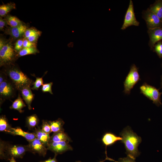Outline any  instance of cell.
Returning <instances> with one entry per match:
<instances>
[{"mask_svg":"<svg viewBox=\"0 0 162 162\" xmlns=\"http://www.w3.org/2000/svg\"><path fill=\"white\" fill-rule=\"evenodd\" d=\"M26 106V105L23 102L20 93H19L17 98L13 102L10 108L11 109L17 110L21 113L23 112L22 109Z\"/></svg>","mask_w":162,"mask_h":162,"instance_id":"cell-22","label":"cell"},{"mask_svg":"<svg viewBox=\"0 0 162 162\" xmlns=\"http://www.w3.org/2000/svg\"><path fill=\"white\" fill-rule=\"evenodd\" d=\"M36 138L38 139L47 147L50 140V137L49 134L44 132L40 128L38 127L35 128L34 132Z\"/></svg>","mask_w":162,"mask_h":162,"instance_id":"cell-16","label":"cell"},{"mask_svg":"<svg viewBox=\"0 0 162 162\" xmlns=\"http://www.w3.org/2000/svg\"><path fill=\"white\" fill-rule=\"evenodd\" d=\"M39 122V119L36 114L27 116L26 119V125L29 129L32 130L37 126Z\"/></svg>","mask_w":162,"mask_h":162,"instance_id":"cell-21","label":"cell"},{"mask_svg":"<svg viewBox=\"0 0 162 162\" xmlns=\"http://www.w3.org/2000/svg\"><path fill=\"white\" fill-rule=\"evenodd\" d=\"M76 162H81L80 161H76Z\"/></svg>","mask_w":162,"mask_h":162,"instance_id":"cell-42","label":"cell"},{"mask_svg":"<svg viewBox=\"0 0 162 162\" xmlns=\"http://www.w3.org/2000/svg\"><path fill=\"white\" fill-rule=\"evenodd\" d=\"M48 122L50 126L52 132L54 133L64 131L63 126L64 122L61 119L58 118L53 121H48Z\"/></svg>","mask_w":162,"mask_h":162,"instance_id":"cell-19","label":"cell"},{"mask_svg":"<svg viewBox=\"0 0 162 162\" xmlns=\"http://www.w3.org/2000/svg\"><path fill=\"white\" fill-rule=\"evenodd\" d=\"M23 40L22 39H20L16 41L14 47L16 52H18L23 48Z\"/></svg>","mask_w":162,"mask_h":162,"instance_id":"cell-32","label":"cell"},{"mask_svg":"<svg viewBox=\"0 0 162 162\" xmlns=\"http://www.w3.org/2000/svg\"><path fill=\"white\" fill-rule=\"evenodd\" d=\"M7 43L6 41L3 39H2L1 38L0 39V50H1L3 47Z\"/></svg>","mask_w":162,"mask_h":162,"instance_id":"cell-38","label":"cell"},{"mask_svg":"<svg viewBox=\"0 0 162 162\" xmlns=\"http://www.w3.org/2000/svg\"><path fill=\"white\" fill-rule=\"evenodd\" d=\"M27 29V26L22 24L15 27H9L5 30V33L15 39H17L24 35Z\"/></svg>","mask_w":162,"mask_h":162,"instance_id":"cell-13","label":"cell"},{"mask_svg":"<svg viewBox=\"0 0 162 162\" xmlns=\"http://www.w3.org/2000/svg\"><path fill=\"white\" fill-rule=\"evenodd\" d=\"M44 76L41 77H36V80L33 84L32 87L31 88L32 90H38L40 87L44 84L43 79Z\"/></svg>","mask_w":162,"mask_h":162,"instance_id":"cell-28","label":"cell"},{"mask_svg":"<svg viewBox=\"0 0 162 162\" xmlns=\"http://www.w3.org/2000/svg\"><path fill=\"white\" fill-rule=\"evenodd\" d=\"M149 40L148 45L153 50L155 44L162 40V27H157L149 29L148 31Z\"/></svg>","mask_w":162,"mask_h":162,"instance_id":"cell-12","label":"cell"},{"mask_svg":"<svg viewBox=\"0 0 162 162\" xmlns=\"http://www.w3.org/2000/svg\"><path fill=\"white\" fill-rule=\"evenodd\" d=\"M161 67H162V64H161Z\"/></svg>","mask_w":162,"mask_h":162,"instance_id":"cell-43","label":"cell"},{"mask_svg":"<svg viewBox=\"0 0 162 162\" xmlns=\"http://www.w3.org/2000/svg\"><path fill=\"white\" fill-rule=\"evenodd\" d=\"M41 129L43 131L47 134H49L52 132L50 126L47 120H42Z\"/></svg>","mask_w":162,"mask_h":162,"instance_id":"cell-29","label":"cell"},{"mask_svg":"<svg viewBox=\"0 0 162 162\" xmlns=\"http://www.w3.org/2000/svg\"><path fill=\"white\" fill-rule=\"evenodd\" d=\"M8 24L11 27H15L22 25V22L16 17L11 15H8L5 18Z\"/></svg>","mask_w":162,"mask_h":162,"instance_id":"cell-26","label":"cell"},{"mask_svg":"<svg viewBox=\"0 0 162 162\" xmlns=\"http://www.w3.org/2000/svg\"><path fill=\"white\" fill-rule=\"evenodd\" d=\"M122 137L117 136L112 133H107L103 136L102 141L106 147L112 145L118 141H122Z\"/></svg>","mask_w":162,"mask_h":162,"instance_id":"cell-17","label":"cell"},{"mask_svg":"<svg viewBox=\"0 0 162 162\" xmlns=\"http://www.w3.org/2000/svg\"><path fill=\"white\" fill-rule=\"evenodd\" d=\"M139 24V22L136 20L135 17L133 2L132 0H130L121 29L124 30L131 26H138Z\"/></svg>","mask_w":162,"mask_h":162,"instance_id":"cell-9","label":"cell"},{"mask_svg":"<svg viewBox=\"0 0 162 162\" xmlns=\"http://www.w3.org/2000/svg\"><path fill=\"white\" fill-rule=\"evenodd\" d=\"M16 8L15 4L13 3L3 4L0 6V16L1 17L5 16L10 11Z\"/></svg>","mask_w":162,"mask_h":162,"instance_id":"cell-24","label":"cell"},{"mask_svg":"<svg viewBox=\"0 0 162 162\" xmlns=\"http://www.w3.org/2000/svg\"><path fill=\"white\" fill-rule=\"evenodd\" d=\"M41 33V32H40L38 33L29 37L27 39L30 42L35 43L40 36Z\"/></svg>","mask_w":162,"mask_h":162,"instance_id":"cell-35","label":"cell"},{"mask_svg":"<svg viewBox=\"0 0 162 162\" xmlns=\"http://www.w3.org/2000/svg\"><path fill=\"white\" fill-rule=\"evenodd\" d=\"M120 135L122 138L121 142L124 144L127 156L135 159L140 154L138 147L142 142L141 137L128 126L123 129Z\"/></svg>","mask_w":162,"mask_h":162,"instance_id":"cell-1","label":"cell"},{"mask_svg":"<svg viewBox=\"0 0 162 162\" xmlns=\"http://www.w3.org/2000/svg\"><path fill=\"white\" fill-rule=\"evenodd\" d=\"M140 93L152 101L153 103L158 106L162 105L161 95L162 92L159 89L147 83H144L140 87Z\"/></svg>","mask_w":162,"mask_h":162,"instance_id":"cell-5","label":"cell"},{"mask_svg":"<svg viewBox=\"0 0 162 162\" xmlns=\"http://www.w3.org/2000/svg\"><path fill=\"white\" fill-rule=\"evenodd\" d=\"M8 79V77L5 72L3 70L1 71L0 73V84Z\"/></svg>","mask_w":162,"mask_h":162,"instance_id":"cell-36","label":"cell"},{"mask_svg":"<svg viewBox=\"0 0 162 162\" xmlns=\"http://www.w3.org/2000/svg\"><path fill=\"white\" fill-rule=\"evenodd\" d=\"M69 141L50 142L47 147V149L53 152L56 154H62L66 151L72 149L69 144Z\"/></svg>","mask_w":162,"mask_h":162,"instance_id":"cell-11","label":"cell"},{"mask_svg":"<svg viewBox=\"0 0 162 162\" xmlns=\"http://www.w3.org/2000/svg\"><path fill=\"white\" fill-rule=\"evenodd\" d=\"M70 141L68 135L64 132L54 133L50 137V142H58L63 141Z\"/></svg>","mask_w":162,"mask_h":162,"instance_id":"cell-20","label":"cell"},{"mask_svg":"<svg viewBox=\"0 0 162 162\" xmlns=\"http://www.w3.org/2000/svg\"><path fill=\"white\" fill-rule=\"evenodd\" d=\"M17 55L11 44L7 43L0 50V67H5L14 64L18 57Z\"/></svg>","mask_w":162,"mask_h":162,"instance_id":"cell-4","label":"cell"},{"mask_svg":"<svg viewBox=\"0 0 162 162\" xmlns=\"http://www.w3.org/2000/svg\"><path fill=\"white\" fill-rule=\"evenodd\" d=\"M53 85V82H51L48 83L44 84L41 87V90L43 92H49L50 94H53L52 87Z\"/></svg>","mask_w":162,"mask_h":162,"instance_id":"cell-30","label":"cell"},{"mask_svg":"<svg viewBox=\"0 0 162 162\" xmlns=\"http://www.w3.org/2000/svg\"><path fill=\"white\" fill-rule=\"evenodd\" d=\"M39 52L36 47L30 48H23L17 53V57H20L27 55L34 54Z\"/></svg>","mask_w":162,"mask_h":162,"instance_id":"cell-25","label":"cell"},{"mask_svg":"<svg viewBox=\"0 0 162 162\" xmlns=\"http://www.w3.org/2000/svg\"><path fill=\"white\" fill-rule=\"evenodd\" d=\"M36 44L29 41L28 39L24 38L23 40V48H30L36 47Z\"/></svg>","mask_w":162,"mask_h":162,"instance_id":"cell-33","label":"cell"},{"mask_svg":"<svg viewBox=\"0 0 162 162\" xmlns=\"http://www.w3.org/2000/svg\"><path fill=\"white\" fill-rule=\"evenodd\" d=\"M160 85L161 87L162 88V75L161 76L160 78Z\"/></svg>","mask_w":162,"mask_h":162,"instance_id":"cell-41","label":"cell"},{"mask_svg":"<svg viewBox=\"0 0 162 162\" xmlns=\"http://www.w3.org/2000/svg\"><path fill=\"white\" fill-rule=\"evenodd\" d=\"M135 159L127 156L126 157L119 158L117 162H136Z\"/></svg>","mask_w":162,"mask_h":162,"instance_id":"cell-34","label":"cell"},{"mask_svg":"<svg viewBox=\"0 0 162 162\" xmlns=\"http://www.w3.org/2000/svg\"><path fill=\"white\" fill-rule=\"evenodd\" d=\"M8 134L13 135L21 136L25 138L28 141L32 140L36 138L34 133L25 132L19 127H12Z\"/></svg>","mask_w":162,"mask_h":162,"instance_id":"cell-15","label":"cell"},{"mask_svg":"<svg viewBox=\"0 0 162 162\" xmlns=\"http://www.w3.org/2000/svg\"><path fill=\"white\" fill-rule=\"evenodd\" d=\"M12 127L9 124L8 120L5 115L0 117V131L8 134Z\"/></svg>","mask_w":162,"mask_h":162,"instance_id":"cell-23","label":"cell"},{"mask_svg":"<svg viewBox=\"0 0 162 162\" xmlns=\"http://www.w3.org/2000/svg\"><path fill=\"white\" fill-rule=\"evenodd\" d=\"M29 151L27 145H13L8 142L0 141V158L7 160L13 158H22L26 152Z\"/></svg>","mask_w":162,"mask_h":162,"instance_id":"cell-3","label":"cell"},{"mask_svg":"<svg viewBox=\"0 0 162 162\" xmlns=\"http://www.w3.org/2000/svg\"><path fill=\"white\" fill-rule=\"evenodd\" d=\"M8 25V23L6 19L4 18L2 19L1 17L0 18V29L2 30L4 28Z\"/></svg>","mask_w":162,"mask_h":162,"instance_id":"cell-37","label":"cell"},{"mask_svg":"<svg viewBox=\"0 0 162 162\" xmlns=\"http://www.w3.org/2000/svg\"><path fill=\"white\" fill-rule=\"evenodd\" d=\"M27 145L29 151L33 153H38L39 155L44 157L48 150L47 147L37 138L28 141Z\"/></svg>","mask_w":162,"mask_h":162,"instance_id":"cell-10","label":"cell"},{"mask_svg":"<svg viewBox=\"0 0 162 162\" xmlns=\"http://www.w3.org/2000/svg\"><path fill=\"white\" fill-rule=\"evenodd\" d=\"M140 80L138 68L133 64L131 66L130 71L124 82V93L126 94H130L131 90Z\"/></svg>","mask_w":162,"mask_h":162,"instance_id":"cell-6","label":"cell"},{"mask_svg":"<svg viewBox=\"0 0 162 162\" xmlns=\"http://www.w3.org/2000/svg\"><path fill=\"white\" fill-rule=\"evenodd\" d=\"M40 32L32 28L27 29L24 34V38L27 39L29 37L38 33Z\"/></svg>","mask_w":162,"mask_h":162,"instance_id":"cell-31","label":"cell"},{"mask_svg":"<svg viewBox=\"0 0 162 162\" xmlns=\"http://www.w3.org/2000/svg\"><path fill=\"white\" fill-rule=\"evenodd\" d=\"M15 159L13 158H11L10 160V162H16Z\"/></svg>","mask_w":162,"mask_h":162,"instance_id":"cell-40","label":"cell"},{"mask_svg":"<svg viewBox=\"0 0 162 162\" xmlns=\"http://www.w3.org/2000/svg\"><path fill=\"white\" fill-rule=\"evenodd\" d=\"M3 70L6 74L8 79L18 91H20L25 86H31L34 82L13 64L5 67Z\"/></svg>","mask_w":162,"mask_h":162,"instance_id":"cell-2","label":"cell"},{"mask_svg":"<svg viewBox=\"0 0 162 162\" xmlns=\"http://www.w3.org/2000/svg\"><path fill=\"white\" fill-rule=\"evenodd\" d=\"M153 51L155 52L160 58H162V41L160 40L157 42L153 48Z\"/></svg>","mask_w":162,"mask_h":162,"instance_id":"cell-27","label":"cell"},{"mask_svg":"<svg viewBox=\"0 0 162 162\" xmlns=\"http://www.w3.org/2000/svg\"><path fill=\"white\" fill-rule=\"evenodd\" d=\"M17 89L8 79L0 84V104L5 100L10 99L16 95Z\"/></svg>","mask_w":162,"mask_h":162,"instance_id":"cell-7","label":"cell"},{"mask_svg":"<svg viewBox=\"0 0 162 162\" xmlns=\"http://www.w3.org/2000/svg\"><path fill=\"white\" fill-rule=\"evenodd\" d=\"M148 8L162 21V0H156Z\"/></svg>","mask_w":162,"mask_h":162,"instance_id":"cell-18","label":"cell"},{"mask_svg":"<svg viewBox=\"0 0 162 162\" xmlns=\"http://www.w3.org/2000/svg\"><path fill=\"white\" fill-rule=\"evenodd\" d=\"M142 16L146 22L148 29L157 27H162V21L148 8L143 11Z\"/></svg>","mask_w":162,"mask_h":162,"instance_id":"cell-8","label":"cell"},{"mask_svg":"<svg viewBox=\"0 0 162 162\" xmlns=\"http://www.w3.org/2000/svg\"><path fill=\"white\" fill-rule=\"evenodd\" d=\"M56 155L57 154H55L54 157L52 159L50 158L47 160L44 161H40L39 162H58L56 159Z\"/></svg>","mask_w":162,"mask_h":162,"instance_id":"cell-39","label":"cell"},{"mask_svg":"<svg viewBox=\"0 0 162 162\" xmlns=\"http://www.w3.org/2000/svg\"><path fill=\"white\" fill-rule=\"evenodd\" d=\"M30 87L25 86L20 91L22 98L26 102L29 110L32 109L31 104L34 96V94L32 93Z\"/></svg>","mask_w":162,"mask_h":162,"instance_id":"cell-14","label":"cell"}]
</instances>
